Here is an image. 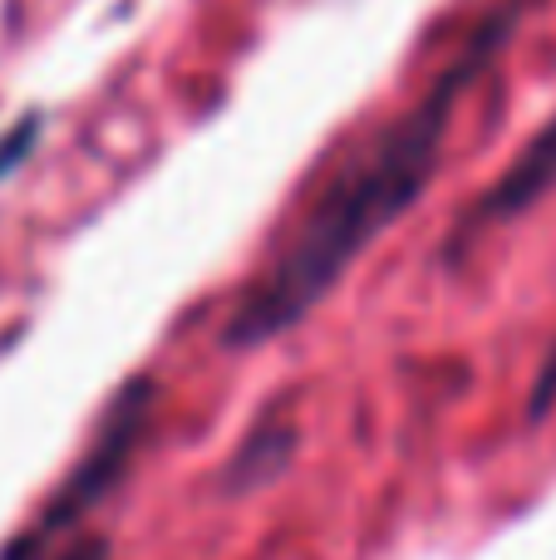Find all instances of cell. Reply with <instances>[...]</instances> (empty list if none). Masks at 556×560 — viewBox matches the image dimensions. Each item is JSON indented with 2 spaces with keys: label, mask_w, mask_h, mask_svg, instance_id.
Instances as JSON below:
<instances>
[{
  "label": "cell",
  "mask_w": 556,
  "mask_h": 560,
  "mask_svg": "<svg viewBox=\"0 0 556 560\" xmlns=\"http://www.w3.org/2000/svg\"><path fill=\"white\" fill-rule=\"evenodd\" d=\"M518 20V5L483 20V30H473V39L449 59V69L429 84V94L409 114L394 118L390 128L364 138L335 167L331 183L315 192V202L296 222V232L281 242V252L236 295L232 315L222 325L227 349H262L281 339L291 325H301L350 276V266L419 202L443 158L463 89L493 65V55L508 45Z\"/></svg>",
  "instance_id": "cell-1"
},
{
  "label": "cell",
  "mask_w": 556,
  "mask_h": 560,
  "mask_svg": "<svg viewBox=\"0 0 556 560\" xmlns=\"http://www.w3.org/2000/svg\"><path fill=\"white\" fill-rule=\"evenodd\" d=\"M153 398H158L153 378H134V384L118 388L114 404H108L104 418H99L94 438H89L84 457L59 477V487L49 492V502L39 506V516L10 541V551L0 560H45V551L59 541V536L84 526V516L114 492L118 477H124L128 463H134L138 443H143L148 423H153Z\"/></svg>",
  "instance_id": "cell-2"
},
{
  "label": "cell",
  "mask_w": 556,
  "mask_h": 560,
  "mask_svg": "<svg viewBox=\"0 0 556 560\" xmlns=\"http://www.w3.org/2000/svg\"><path fill=\"white\" fill-rule=\"evenodd\" d=\"M556 187V118L542 133H532V143L522 148L518 158H512V167L498 177V183L488 187V192L473 202V212L459 222V232H453V246L449 256L463 252V242H473V236L493 232V226L502 222H518L522 212H532V207L542 202Z\"/></svg>",
  "instance_id": "cell-3"
},
{
  "label": "cell",
  "mask_w": 556,
  "mask_h": 560,
  "mask_svg": "<svg viewBox=\"0 0 556 560\" xmlns=\"http://www.w3.org/2000/svg\"><path fill=\"white\" fill-rule=\"evenodd\" d=\"M291 447H296V428L286 423V418H262V423L236 443V453L227 457L222 477H217L222 497H242V492L266 487L286 463H291Z\"/></svg>",
  "instance_id": "cell-4"
},
{
  "label": "cell",
  "mask_w": 556,
  "mask_h": 560,
  "mask_svg": "<svg viewBox=\"0 0 556 560\" xmlns=\"http://www.w3.org/2000/svg\"><path fill=\"white\" fill-rule=\"evenodd\" d=\"M552 404H556V345H552V354L542 359V369H537V384H532V398H528V418L532 423H542V418L552 413Z\"/></svg>",
  "instance_id": "cell-5"
},
{
  "label": "cell",
  "mask_w": 556,
  "mask_h": 560,
  "mask_svg": "<svg viewBox=\"0 0 556 560\" xmlns=\"http://www.w3.org/2000/svg\"><path fill=\"white\" fill-rule=\"evenodd\" d=\"M35 128H39V124H35V118H25V124H20V128H15V133H10V138H5V143H0V177H5V173H10V167H15V163H20V158H25V153H30V143H35Z\"/></svg>",
  "instance_id": "cell-6"
},
{
  "label": "cell",
  "mask_w": 556,
  "mask_h": 560,
  "mask_svg": "<svg viewBox=\"0 0 556 560\" xmlns=\"http://www.w3.org/2000/svg\"><path fill=\"white\" fill-rule=\"evenodd\" d=\"M55 560H108V541H99V536H84V541H74L69 551H59Z\"/></svg>",
  "instance_id": "cell-7"
}]
</instances>
